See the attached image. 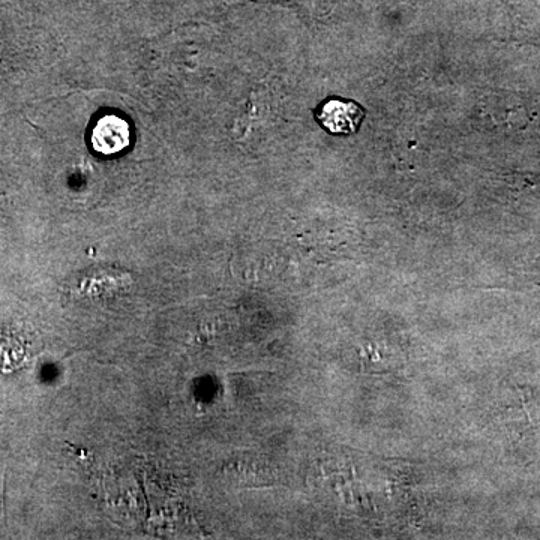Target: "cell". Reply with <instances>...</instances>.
<instances>
[{
    "instance_id": "1",
    "label": "cell",
    "mask_w": 540,
    "mask_h": 540,
    "mask_svg": "<svg viewBox=\"0 0 540 540\" xmlns=\"http://www.w3.org/2000/svg\"><path fill=\"white\" fill-rule=\"evenodd\" d=\"M90 144L101 155L111 156L128 149L132 141L129 122L117 114H104L90 129Z\"/></svg>"
},
{
    "instance_id": "2",
    "label": "cell",
    "mask_w": 540,
    "mask_h": 540,
    "mask_svg": "<svg viewBox=\"0 0 540 540\" xmlns=\"http://www.w3.org/2000/svg\"><path fill=\"white\" fill-rule=\"evenodd\" d=\"M318 122L333 134H353L363 119V110L356 102L330 99L317 111Z\"/></svg>"
}]
</instances>
